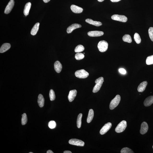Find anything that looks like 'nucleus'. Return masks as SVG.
I'll return each mask as SVG.
<instances>
[{
	"label": "nucleus",
	"instance_id": "a211bd4d",
	"mask_svg": "<svg viewBox=\"0 0 153 153\" xmlns=\"http://www.w3.org/2000/svg\"><path fill=\"white\" fill-rule=\"evenodd\" d=\"M54 68L55 71L57 73H60L62 69V66L60 62L58 61L55 62L54 64Z\"/></svg>",
	"mask_w": 153,
	"mask_h": 153
},
{
	"label": "nucleus",
	"instance_id": "473e14b6",
	"mask_svg": "<svg viewBox=\"0 0 153 153\" xmlns=\"http://www.w3.org/2000/svg\"><path fill=\"white\" fill-rule=\"evenodd\" d=\"M48 126L50 129H54L56 127V123L54 121H50L49 123Z\"/></svg>",
	"mask_w": 153,
	"mask_h": 153
},
{
	"label": "nucleus",
	"instance_id": "c85d7f7f",
	"mask_svg": "<svg viewBox=\"0 0 153 153\" xmlns=\"http://www.w3.org/2000/svg\"><path fill=\"white\" fill-rule=\"evenodd\" d=\"M146 63L148 65L153 64V55L148 56L147 58Z\"/></svg>",
	"mask_w": 153,
	"mask_h": 153
},
{
	"label": "nucleus",
	"instance_id": "b1692460",
	"mask_svg": "<svg viewBox=\"0 0 153 153\" xmlns=\"http://www.w3.org/2000/svg\"><path fill=\"white\" fill-rule=\"evenodd\" d=\"M122 40L125 42L131 43L132 42L131 37V36L128 34H126L122 37Z\"/></svg>",
	"mask_w": 153,
	"mask_h": 153
},
{
	"label": "nucleus",
	"instance_id": "6ab92c4d",
	"mask_svg": "<svg viewBox=\"0 0 153 153\" xmlns=\"http://www.w3.org/2000/svg\"><path fill=\"white\" fill-rule=\"evenodd\" d=\"M86 21L87 23L89 24L94 25V26H99L102 25V23L100 22L97 21H94L91 19H87L86 20Z\"/></svg>",
	"mask_w": 153,
	"mask_h": 153
},
{
	"label": "nucleus",
	"instance_id": "1a4fd4ad",
	"mask_svg": "<svg viewBox=\"0 0 153 153\" xmlns=\"http://www.w3.org/2000/svg\"><path fill=\"white\" fill-rule=\"evenodd\" d=\"M112 126V124L110 122H108L105 124L100 131V133L101 135H104L107 133L110 130Z\"/></svg>",
	"mask_w": 153,
	"mask_h": 153
},
{
	"label": "nucleus",
	"instance_id": "f03ea898",
	"mask_svg": "<svg viewBox=\"0 0 153 153\" xmlns=\"http://www.w3.org/2000/svg\"><path fill=\"white\" fill-rule=\"evenodd\" d=\"M121 97L119 95H117L111 101L110 105V110H113L117 107L121 101Z\"/></svg>",
	"mask_w": 153,
	"mask_h": 153
},
{
	"label": "nucleus",
	"instance_id": "f704fd0d",
	"mask_svg": "<svg viewBox=\"0 0 153 153\" xmlns=\"http://www.w3.org/2000/svg\"><path fill=\"white\" fill-rule=\"evenodd\" d=\"M119 71L120 73L121 74H126V71L125 69L123 68H120L119 69Z\"/></svg>",
	"mask_w": 153,
	"mask_h": 153
},
{
	"label": "nucleus",
	"instance_id": "c9c22d12",
	"mask_svg": "<svg viewBox=\"0 0 153 153\" xmlns=\"http://www.w3.org/2000/svg\"><path fill=\"white\" fill-rule=\"evenodd\" d=\"M121 0H110L111 2H116L120 1Z\"/></svg>",
	"mask_w": 153,
	"mask_h": 153
},
{
	"label": "nucleus",
	"instance_id": "6e6552de",
	"mask_svg": "<svg viewBox=\"0 0 153 153\" xmlns=\"http://www.w3.org/2000/svg\"><path fill=\"white\" fill-rule=\"evenodd\" d=\"M15 4V1L14 0H10L6 8L4 11V13L6 14H8L10 13L14 7Z\"/></svg>",
	"mask_w": 153,
	"mask_h": 153
},
{
	"label": "nucleus",
	"instance_id": "aec40b11",
	"mask_svg": "<svg viewBox=\"0 0 153 153\" xmlns=\"http://www.w3.org/2000/svg\"><path fill=\"white\" fill-rule=\"evenodd\" d=\"M39 106L40 108L43 107L44 105L45 100L42 94H39L38 96L37 100Z\"/></svg>",
	"mask_w": 153,
	"mask_h": 153
},
{
	"label": "nucleus",
	"instance_id": "ddd939ff",
	"mask_svg": "<svg viewBox=\"0 0 153 153\" xmlns=\"http://www.w3.org/2000/svg\"><path fill=\"white\" fill-rule=\"evenodd\" d=\"M77 92V91L76 90H72L70 91L68 96L69 102H71L74 100L76 97Z\"/></svg>",
	"mask_w": 153,
	"mask_h": 153
},
{
	"label": "nucleus",
	"instance_id": "f257e3e1",
	"mask_svg": "<svg viewBox=\"0 0 153 153\" xmlns=\"http://www.w3.org/2000/svg\"><path fill=\"white\" fill-rule=\"evenodd\" d=\"M104 82V78L103 77H101L97 79L95 81L96 84L93 89V92H97L100 90L101 87Z\"/></svg>",
	"mask_w": 153,
	"mask_h": 153
},
{
	"label": "nucleus",
	"instance_id": "f3484780",
	"mask_svg": "<svg viewBox=\"0 0 153 153\" xmlns=\"http://www.w3.org/2000/svg\"><path fill=\"white\" fill-rule=\"evenodd\" d=\"M11 47L10 43H6L3 44L0 49V53H2L5 52L9 49Z\"/></svg>",
	"mask_w": 153,
	"mask_h": 153
},
{
	"label": "nucleus",
	"instance_id": "423d86ee",
	"mask_svg": "<svg viewBox=\"0 0 153 153\" xmlns=\"http://www.w3.org/2000/svg\"><path fill=\"white\" fill-rule=\"evenodd\" d=\"M111 18L113 20L124 23L126 22L128 20L127 17L123 15H114L112 16Z\"/></svg>",
	"mask_w": 153,
	"mask_h": 153
},
{
	"label": "nucleus",
	"instance_id": "dca6fc26",
	"mask_svg": "<svg viewBox=\"0 0 153 153\" xmlns=\"http://www.w3.org/2000/svg\"><path fill=\"white\" fill-rule=\"evenodd\" d=\"M153 103V96H150L145 99L144 102V104L145 106H150Z\"/></svg>",
	"mask_w": 153,
	"mask_h": 153
},
{
	"label": "nucleus",
	"instance_id": "20e7f679",
	"mask_svg": "<svg viewBox=\"0 0 153 153\" xmlns=\"http://www.w3.org/2000/svg\"><path fill=\"white\" fill-rule=\"evenodd\" d=\"M127 126V122L126 121H123L118 124L115 129V131L117 133H121L125 130Z\"/></svg>",
	"mask_w": 153,
	"mask_h": 153
},
{
	"label": "nucleus",
	"instance_id": "58836bf2",
	"mask_svg": "<svg viewBox=\"0 0 153 153\" xmlns=\"http://www.w3.org/2000/svg\"><path fill=\"white\" fill-rule=\"evenodd\" d=\"M47 153H53L54 152H53V151L51 150H49L47 151Z\"/></svg>",
	"mask_w": 153,
	"mask_h": 153
},
{
	"label": "nucleus",
	"instance_id": "5701e85b",
	"mask_svg": "<svg viewBox=\"0 0 153 153\" xmlns=\"http://www.w3.org/2000/svg\"><path fill=\"white\" fill-rule=\"evenodd\" d=\"M94 116V111L92 109L90 110L88 114V116L87 119V122L88 123H90L91 122Z\"/></svg>",
	"mask_w": 153,
	"mask_h": 153
},
{
	"label": "nucleus",
	"instance_id": "ea45409f",
	"mask_svg": "<svg viewBox=\"0 0 153 153\" xmlns=\"http://www.w3.org/2000/svg\"><path fill=\"white\" fill-rule=\"evenodd\" d=\"M104 0H98V1H99V2H102Z\"/></svg>",
	"mask_w": 153,
	"mask_h": 153
},
{
	"label": "nucleus",
	"instance_id": "412c9836",
	"mask_svg": "<svg viewBox=\"0 0 153 153\" xmlns=\"http://www.w3.org/2000/svg\"><path fill=\"white\" fill-rule=\"evenodd\" d=\"M31 6V2L27 3L25 5L24 10V14L26 16L28 15L29 14Z\"/></svg>",
	"mask_w": 153,
	"mask_h": 153
},
{
	"label": "nucleus",
	"instance_id": "4be33fe9",
	"mask_svg": "<svg viewBox=\"0 0 153 153\" xmlns=\"http://www.w3.org/2000/svg\"><path fill=\"white\" fill-rule=\"evenodd\" d=\"M39 23H38L36 24L31 30V34L33 36L35 35L38 31L39 26Z\"/></svg>",
	"mask_w": 153,
	"mask_h": 153
},
{
	"label": "nucleus",
	"instance_id": "2f4dec72",
	"mask_svg": "<svg viewBox=\"0 0 153 153\" xmlns=\"http://www.w3.org/2000/svg\"><path fill=\"white\" fill-rule=\"evenodd\" d=\"M121 153H134L131 149L128 147H124L121 150Z\"/></svg>",
	"mask_w": 153,
	"mask_h": 153
},
{
	"label": "nucleus",
	"instance_id": "72a5a7b5",
	"mask_svg": "<svg viewBox=\"0 0 153 153\" xmlns=\"http://www.w3.org/2000/svg\"><path fill=\"white\" fill-rule=\"evenodd\" d=\"M149 35L151 40L153 42V27H151L149 28Z\"/></svg>",
	"mask_w": 153,
	"mask_h": 153
},
{
	"label": "nucleus",
	"instance_id": "7ed1b4c3",
	"mask_svg": "<svg viewBox=\"0 0 153 153\" xmlns=\"http://www.w3.org/2000/svg\"><path fill=\"white\" fill-rule=\"evenodd\" d=\"M108 44L107 42L102 40L98 43V47L99 51L101 52H104L106 51L108 49Z\"/></svg>",
	"mask_w": 153,
	"mask_h": 153
},
{
	"label": "nucleus",
	"instance_id": "393cba45",
	"mask_svg": "<svg viewBox=\"0 0 153 153\" xmlns=\"http://www.w3.org/2000/svg\"><path fill=\"white\" fill-rule=\"evenodd\" d=\"M83 115L82 113H80L79 115L77 120V126L78 128H80L81 127V119Z\"/></svg>",
	"mask_w": 153,
	"mask_h": 153
},
{
	"label": "nucleus",
	"instance_id": "0eeeda50",
	"mask_svg": "<svg viewBox=\"0 0 153 153\" xmlns=\"http://www.w3.org/2000/svg\"><path fill=\"white\" fill-rule=\"evenodd\" d=\"M69 143L71 145L80 146H84L85 145V143L83 141L76 139H70L69 141Z\"/></svg>",
	"mask_w": 153,
	"mask_h": 153
},
{
	"label": "nucleus",
	"instance_id": "4c0bfd02",
	"mask_svg": "<svg viewBox=\"0 0 153 153\" xmlns=\"http://www.w3.org/2000/svg\"><path fill=\"white\" fill-rule=\"evenodd\" d=\"M44 2L45 3H48L50 1V0H43Z\"/></svg>",
	"mask_w": 153,
	"mask_h": 153
},
{
	"label": "nucleus",
	"instance_id": "9d476101",
	"mask_svg": "<svg viewBox=\"0 0 153 153\" xmlns=\"http://www.w3.org/2000/svg\"><path fill=\"white\" fill-rule=\"evenodd\" d=\"M87 34L90 37H99L103 35L104 32L102 31H89Z\"/></svg>",
	"mask_w": 153,
	"mask_h": 153
},
{
	"label": "nucleus",
	"instance_id": "a878e982",
	"mask_svg": "<svg viewBox=\"0 0 153 153\" xmlns=\"http://www.w3.org/2000/svg\"><path fill=\"white\" fill-rule=\"evenodd\" d=\"M28 119L26 113H24L22 115V118L21 119V124L22 125H25L27 122Z\"/></svg>",
	"mask_w": 153,
	"mask_h": 153
},
{
	"label": "nucleus",
	"instance_id": "39448f33",
	"mask_svg": "<svg viewBox=\"0 0 153 153\" xmlns=\"http://www.w3.org/2000/svg\"><path fill=\"white\" fill-rule=\"evenodd\" d=\"M76 77L81 79L86 78L89 76V74L84 69L76 71L75 73Z\"/></svg>",
	"mask_w": 153,
	"mask_h": 153
},
{
	"label": "nucleus",
	"instance_id": "7c9ffc66",
	"mask_svg": "<svg viewBox=\"0 0 153 153\" xmlns=\"http://www.w3.org/2000/svg\"><path fill=\"white\" fill-rule=\"evenodd\" d=\"M49 97L50 100L51 101L55 100L56 98L55 95L54 91L52 89L50 90L49 92Z\"/></svg>",
	"mask_w": 153,
	"mask_h": 153
},
{
	"label": "nucleus",
	"instance_id": "f8f14e48",
	"mask_svg": "<svg viewBox=\"0 0 153 153\" xmlns=\"http://www.w3.org/2000/svg\"><path fill=\"white\" fill-rule=\"evenodd\" d=\"M148 129V126L147 123L143 122L141 124L140 133L141 135H144L147 132Z\"/></svg>",
	"mask_w": 153,
	"mask_h": 153
},
{
	"label": "nucleus",
	"instance_id": "9b49d317",
	"mask_svg": "<svg viewBox=\"0 0 153 153\" xmlns=\"http://www.w3.org/2000/svg\"><path fill=\"white\" fill-rule=\"evenodd\" d=\"M81 27V26L80 24H73L67 28V33H71L74 30Z\"/></svg>",
	"mask_w": 153,
	"mask_h": 153
},
{
	"label": "nucleus",
	"instance_id": "c756f323",
	"mask_svg": "<svg viewBox=\"0 0 153 153\" xmlns=\"http://www.w3.org/2000/svg\"><path fill=\"white\" fill-rule=\"evenodd\" d=\"M85 57L84 54H83L78 53L76 54L75 55V59L77 60H80L82 59Z\"/></svg>",
	"mask_w": 153,
	"mask_h": 153
},
{
	"label": "nucleus",
	"instance_id": "a19ab883",
	"mask_svg": "<svg viewBox=\"0 0 153 153\" xmlns=\"http://www.w3.org/2000/svg\"><path fill=\"white\" fill-rule=\"evenodd\" d=\"M29 153H33L30 152H29Z\"/></svg>",
	"mask_w": 153,
	"mask_h": 153
},
{
	"label": "nucleus",
	"instance_id": "4468645a",
	"mask_svg": "<svg viewBox=\"0 0 153 153\" xmlns=\"http://www.w3.org/2000/svg\"><path fill=\"white\" fill-rule=\"evenodd\" d=\"M70 8L72 12L76 13H81L83 11L82 8L74 5L71 6Z\"/></svg>",
	"mask_w": 153,
	"mask_h": 153
},
{
	"label": "nucleus",
	"instance_id": "cd10ccee",
	"mask_svg": "<svg viewBox=\"0 0 153 153\" xmlns=\"http://www.w3.org/2000/svg\"><path fill=\"white\" fill-rule=\"evenodd\" d=\"M84 49V47L82 45H80L77 46L75 47V51L76 53H80L83 51Z\"/></svg>",
	"mask_w": 153,
	"mask_h": 153
},
{
	"label": "nucleus",
	"instance_id": "79ce46f5",
	"mask_svg": "<svg viewBox=\"0 0 153 153\" xmlns=\"http://www.w3.org/2000/svg\"></svg>",
	"mask_w": 153,
	"mask_h": 153
},
{
	"label": "nucleus",
	"instance_id": "2eb2a0df",
	"mask_svg": "<svg viewBox=\"0 0 153 153\" xmlns=\"http://www.w3.org/2000/svg\"><path fill=\"white\" fill-rule=\"evenodd\" d=\"M147 85V81H144L140 84L138 86V91L139 92H143L146 89Z\"/></svg>",
	"mask_w": 153,
	"mask_h": 153
},
{
	"label": "nucleus",
	"instance_id": "e433bc0d",
	"mask_svg": "<svg viewBox=\"0 0 153 153\" xmlns=\"http://www.w3.org/2000/svg\"><path fill=\"white\" fill-rule=\"evenodd\" d=\"M64 153H72L71 151H64Z\"/></svg>",
	"mask_w": 153,
	"mask_h": 153
},
{
	"label": "nucleus",
	"instance_id": "bb28decb",
	"mask_svg": "<svg viewBox=\"0 0 153 153\" xmlns=\"http://www.w3.org/2000/svg\"><path fill=\"white\" fill-rule=\"evenodd\" d=\"M134 39L137 44H140L141 42V39L139 34L138 33H135L134 36Z\"/></svg>",
	"mask_w": 153,
	"mask_h": 153
}]
</instances>
